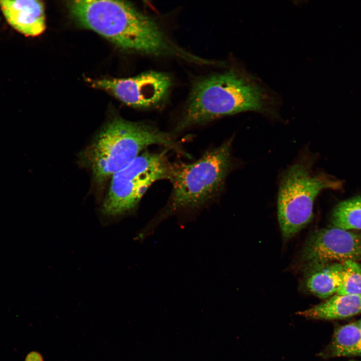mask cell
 <instances>
[{
    "label": "cell",
    "mask_w": 361,
    "mask_h": 361,
    "mask_svg": "<svg viewBox=\"0 0 361 361\" xmlns=\"http://www.w3.org/2000/svg\"><path fill=\"white\" fill-rule=\"evenodd\" d=\"M1 10L9 24L26 36H37L46 28L44 6L36 0L0 1Z\"/></svg>",
    "instance_id": "cell-9"
},
{
    "label": "cell",
    "mask_w": 361,
    "mask_h": 361,
    "mask_svg": "<svg viewBox=\"0 0 361 361\" xmlns=\"http://www.w3.org/2000/svg\"><path fill=\"white\" fill-rule=\"evenodd\" d=\"M26 361H43V358L39 353L32 352L28 354Z\"/></svg>",
    "instance_id": "cell-15"
},
{
    "label": "cell",
    "mask_w": 361,
    "mask_h": 361,
    "mask_svg": "<svg viewBox=\"0 0 361 361\" xmlns=\"http://www.w3.org/2000/svg\"><path fill=\"white\" fill-rule=\"evenodd\" d=\"M339 186L328 176L312 174L305 164L292 165L282 178L278 197V220L283 237L292 238L311 221L314 202L321 191Z\"/></svg>",
    "instance_id": "cell-5"
},
{
    "label": "cell",
    "mask_w": 361,
    "mask_h": 361,
    "mask_svg": "<svg viewBox=\"0 0 361 361\" xmlns=\"http://www.w3.org/2000/svg\"><path fill=\"white\" fill-rule=\"evenodd\" d=\"M166 151L143 153L113 174L102 213L115 217L132 211L150 185L160 179H169L171 164Z\"/></svg>",
    "instance_id": "cell-6"
},
{
    "label": "cell",
    "mask_w": 361,
    "mask_h": 361,
    "mask_svg": "<svg viewBox=\"0 0 361 361\" xmlns=\"http://www.w3.org/2000/svg\"><path fill=\"white\" fill-rule=\"evenodd\" d=\"M309 267L347 261H361V237L348 230L332 227L312 234L301 254Z\"/></svg>",
    "instance_id": "cell-8"
},
{
    "label": "cell",
    "mask_w": 361,
    "mask_h": 361,
    "mask_svg": "<svg viewBox=\"0 0 361 361\" xmlns=\"http://www.w3.org/2000/svg\"><path fill=\"white\" fill-rule=\"evenodd\" d=\"M349 361H361V360L351 359Z\"/></svg>",
    "instance_id": "cell-17"
},
{
    "label": "cell",
    "mask_w": 361,
    "mask_h": 361,
    "mask_svg": "<svg viewBox=\"0 0 361 361\" xmlns=\"http://www.w3.org/2000/svg\"><path fill=\"white\" fill-rule=\"evenodd\" d=\"M319 355L324 358L361 356V329L356 321L336 327L331 341Z\"/></svg>",
    "instance_id": "cell-12"
},
{
    "label": "cell",
    "mask_w": 361,
    "mask_h": 361,
    "mask_svg": "<svg viewBox=\"0 0 361 361\" xmlns=\"http://www.w3.org/2000/svg\"><path fill=\"white\" fill-rule=\"evenodd\" d=\"M73 19L125 50L154 56L192 55L168 39L151 18L128 2L110 0L72 1L68 3Z\"/></svg>",
    "instance_id": "cell-1"
},
{
    "label": "cell",
    "mask_w": 361,
    "mask_h": 361,
    "mask_svg": "<svg viewBox=\"0 0 361 361\" xmlns=\"http://www.w3.org/2000/svg\"><path fill=\"white\" fill-rule=\"evenodd\" d=\"M231 141L205 153L189 163L171 164L169 179L172 190L168 203L150 224L175 212L197 208L221 191L231 165Z\"/></svg>",
    "instance_id": "cell-4"
},
{
    "label": "cell",
    "mask_w": 361,
    "mask_h": 361,
    "mask_svg": "<svg viewBox=\"0 0 361 361\" xmlns=\"http://www.w3.org/2000/svg\"><path fill=\"white\" fill-rule=\"evenodd\" d=\"M153 144L180 149L170 134L152 125L121 118L111 120L98 133L87 151L95 180L104 182L128 165L145 148Z\"/></svg>",
    "instance_id": "cell-3"
},
{
    "label": "cell",
    "mask_w": 361,
    "mask_h": 361,
    "mask_svg": "<svg viewBox=\"0 0 361 361\" xmlns=\"http://www.w3.org/2000/svg\"><path fill=\"white\" fill-rule=\"evenodd\" d=\"M87 81L94 87L108 92L125 104L146 108L162 103L167 98L172 84L166 73L149 71L125 78L103 79Z\"/></svg>",
    "instance_id": "cell-7"
},
{
    "label": "cell",
    "mask_w": 361,
    "mask_h": 361,
    "mask_svg": "<svg viewBox=\"0 0 361 361\" xmlns=\"http://www.w3.org/2000/svg\"><path fill=\"white\" fill-rule=\"evenodd\" d=\"M342 263V279L336 294L361 295V264L353 261Z\"/></svg>",
    "instance_id": "cell-14"
},
{
    "label": "cell",
    "mask_w": 361,
    "mask_h": 361,
    "mask_svg": "<svg viewBox=\"0 0 361 361\" xmlns=\"http://www.w3.org/2000/svg\"><path fill=\"white\" fill-rule=\"evenodd\" d=\"M361 313V295L337 294L297 314L316 320H334L349 318Z\"/></svg>",
    "instance_id": "cell-10"
},
{
    "label": "cell",
    "mask_w": 361,
    "mask_h": 361,
    "mask_svg": "<svg viewBox=\"0 0 361 361\" xmlns=\"http://www.w3.org/2000/svg\"><path fill=\"white\" fill-rule=\"evenodd\" d=\"M332 227L345 230L361 229V197L339 203L331 217Z\"/></svg>",
    "instance_id": "cell-13"
},
{
    "label": "cell",
    "mask_w": 361,
    "mask_h": 361,
    "mask_svg": "<svg viewBox=\"0 0 361 361\" xmlns=\"http://www.w3.org/2000/svg\"><path fill=\"white\" fill-rule=\"evenodd\" d=\"M269 100L265 89L245 74L230 70L206 77L194 85L175 128L246 111H265Z\"/></svg>",
    "instance_id": "cell-2"
},
{
    "label": "cell",
    "mask_w": 361,
    "mask_h": 361,
    "mask_svg": "<svg viewBox=\"0 0 361 361\" xmlns=\"http://www.w3.org/2000/svg\"><path fill=\"white\" fill-rule=\"evenodd\" d=\"M309 269L305 280L309 293L321 299H327L337 293L342 279V263L314 266Z\"/></svg>",
    "instance_id": "cell-11"
},
{
    "label": "cell",
    "mask_w": 361,
    "mask_h": 361,
    "mask_svg": "<svg viewBox=\"0 0 361 361\" xmlns=\"http://www.w3.org/2000/svg\"><path fill=\"white\" fill-rule=\"evenodd\" d=\"M356 322L360 328L361 329V319L357 321Z\"/></svg>",
    "instance_id": "cell-16"
}]
</instances>
